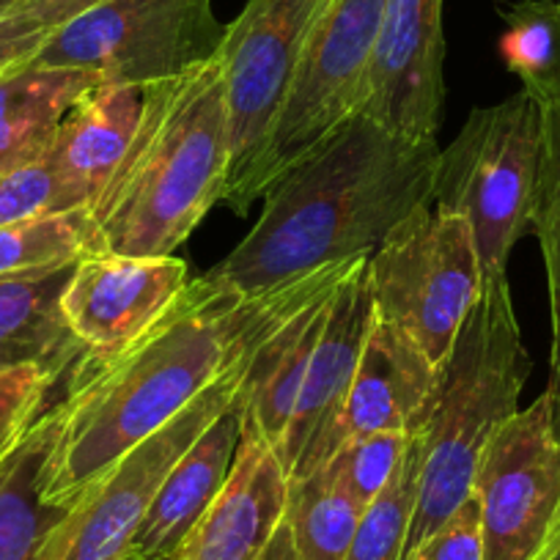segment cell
<instances>
[{"label": "cell", "instance_id": "obj_8", "mask_svg": "<svg viewBox=\"0 0 560 560\" xmlns=\"http://www.w3.org/2000/svg\"><path fill=\"white\" fill-rule=\"evenodd\" d=\"M385 0H327L253 174V203L363 107Z\"/></svg>", "mask_w": 560, "mask_h": 560}, {"label": "cell", "instance_id": "obj_11", "mask_svg": "<svg viewBox=\"0 0 560 560\" xmlns=\"http://www.w3.org/2000/svg\"><path fill=\"white\" fill-rule=\"evenodd\" d=\"M472 498L483 560H538L560 527V434L547 393L489 440Z\"/></svg>", "mask_w": 560, "mask_h": 560}, {"label": "cell", "instance_id": "obj_24", "mask_svg": "<svg viewBox=\"0 0 560 560\" xmlns=\"http://www.w3.org/2000/svg\"><path fill=\"white\" fill-rule=\"evenodd\" d=\"M363 509L365 505L325 470L292 483L283 522L298 560H349Z\"/></svg>", "mask_w": 560, "mask_h": 560}, {"label": "cell", "instance_id": "obj_16", "mask_svg": "<svg viewBox=\"0 0 560 560\" xmlns=\"http://www.w3.org/2000/svg\"><path fill=\"white\" fill-rule=\"evenodd\" d=\"M443 369L374 311L341 418V445L365 434L427 429Z\"/></svg>", "mask_w": 560, "mask_h": 560}, {"label": "cell", "instance_id": "obj_19", "mask_svg": "<svg viewBox=\"0 0 560 560\" xmlns=\"http://www.w3.org/2000/svg\"><path fill=\"white\" fill-rule=\"evenodd\" d=\"M143 113L140 85L100 83L85 91L63 116L50 152L45 154L69 190L89 212L121 165Z\"/></svg>", "mask_w": 560, "mask_h": 560}, {"label": "cell", "instance_id": "obj_7", "mask_svg": "<svg viewBox=\"0 0 560 560\" xmlns=\"http://www.w3.org/2000/svg\"><path fill=\"white\" fill-rule=\"evenodd\" d=\"M223 39L212 0H105L50 34L31 61L147 89L207 63Z\"/></svg>", "mask_w": 560, "mask_h": 560}, {"label": "cell", "instance_id": "obj_37", "mask_svg": "<svg viewBox=\"0 0 560 560\" xmlns=\"http://www.w3.org/2000/svg\"><path fill=\"white\" fill-rule=\"evenodd\" d=\"M127 560H143V558H127ZM160 560H174V558H160Z\"/></svg>", "mask_w": 560, "mask_h": 560}, {"label": "cell", "instance_id": "obj_28", "mask_svg": "<svg viewBox=\"0 0 560 560\" xmlns=\"http://www.w3.org/2000/svg\"><path fill=\"white\" fill-rule=\"evenodd\" d=\"M52 214H85V209L50 160L0 174V225Z\"/></svg>", "mask_w": 560, "mask_h": 560}, {"label": "cell", "instance_id": "obj_14", "mask_svg": "<svg viewBox=\"0 0 560 560\" xmlns=\"http://www.w3.org/2000/svg\"><path fill=\"white\" fill-rule=\"evenodd\" d=\"M190 280V269L176 256L89 250L74 261L61 311L89 352H113L143 336Z\"/></svg>", "mask_w": 560, "mask_h": 560}, {"label": "cell", "instance_id": "obj_32", "mask_svg": "<svg viewBox=\"0 0 560 560\" xmlns=\"http://www.w3.org/2000/svg\"><path fill=\"white\" fill-rule=\"evenodd\" d=\"M47 39H50V31L23 9L0 14V74L18 63L31 61Z\"/></svg>", "mask_w": 560, "mask_h": 560}, {"label": "cell", "instance_id": "obj_26", "mask_svg": "<svg viewBox=\"0 0 560 560\" xmlns=\"http://www.w3.org/2000/svg\"><path fill=\"white\" fill-rule=\"evenodd\" d=\"M420 456H423V429L412 432L390 481L371 503H365L349 560H401L415 503H418Z\"/></svg>", "mask_w": 560, "mask_h": 560}, {"label": "cell", "instance_id": "obj_31", "mask_svg": "<svg viewBox=\"0 0 560 560\" xmlns=\"http://www.w3.org/2000/svg\"><path fill=\"white\" fill-rule=\"evenodd\" d=\"M404 560H483V536L478 503L470 494L465 505L412 549Z\"/></svg>", "mask_w": 560, "mask_h": 560}, {"label": "cell", "instance_id": "obj_3", "mask_svg": "<svg viewBox=\"0 0 560 560\" xmlns=\"http://www.w3.org/2000/svg\"><path fill=\"white\" fill-rule=\"evenodd\" d=\"M229 105L218 56L143 89V113L121 165L83 214L89 250L174 256L229 179Z\"/></svg>", "mask_w": 560, "mask_h": 560}, {"label": "cell", "instance_id": "obj_1", "mask_svg": "<svg viewBox=\"0 0 560 560\" xmlns=\"http://www.w3.org/2000/svg\"><path fill=\"white\" fill-rule=\"evenodd\" d=\"M354 261L258 298L218 294L196 278L143 336L113 352H85L58 398L56 443L42 478L45 503L67 511L107 467L250 358L275 322L341 278Z\"/></svg>", "mask_w": 560, "mask_h": 560}, {"label": "cell", "instance_id": "obj_6", "mask_svg": "<svg viewBox=\"0 0 560 560\" xmlns=\"http://www.w3.org/2000/svg\"><path fill=\"white\" fill-rule=\"evenodd\" d=\"M481 261L462 214L423 203L369 256L374 311L443 369L481 294Z\"/></svg>", "mask_w": 560, "mask_h": 560}, {"label": "cell", "instance_id": "obj_23", "mask_svg": "<svg viewBox=\"0 0 560 560\" xmlns=\"http://www.w3.org/2000/svg\"><path fill=\"white\" fill-rule=\"evenodd\" d=\"M541 105V163H538L536 196H533L530 225L547 269L549 322H552V349H549L547 396L552 401L555 429L560 434V100H538Z\"/></svg>", "mask_w": 560, "mask_h": 560}, {"label": "cell", "instance_id": "obj_2", "mask_svg": "<svg viewBox=\"0 0 560 560\" xmlns=\"http://www.w3.org/2000/svg\"><path fill=\"white\" fill-rule=\"evenodd\" d=\"M438 158V140L404 138L358 113L264 192L250 234L198 280L218 294L258 298L371 256L432 203Z\"/></svg>", "mask_w": 560, "mask_h": 560}, {"label": "cell", "instance_id": "obj_35", "mask_svg": "<svg viewBox=\"0 0 560 560\" xmlns=\"http://www.w3.org/2000/svg\"><path fill=\"white\" fill-rule=\"evenodd\" d=\"M538 560H560V527L555 530L552 541L547 544V549H544L541 555H538Z\"/></svg>", "mask_w": 560, "mask_h": 560}, {"label": "cell", "instance_id": "obj_30", "mask_svg": "<svg viewBox=\"0 0 560 560\" xmlns=\"http://www.w3.org/2000/svg\"><path fill=\"white\" fill-rule=\"evenodd\" d=\"M58 382L63 380H56L36 365H23V369L0 374V462L7 459L9 451L45 412Z\"/></svg>", "mask_w": 560, "mask_h": 560}, {"label": "cell", "instance_id": "obj_38", "mask_svg": "<svg viewBox=\"0 0 560 560\" xmlns=\"http://www.w3.org/2000/svg\"><path fill=\"white\" fill-rule=\"evenodd\" d=\"M549 100H560V91H558V94H555V96H549Z\"/></svg>", "mask_w": 560, "mask_h": 560}, {"label": "cell", "instance_id": "obj_10", "mask_svg": "<svg viewBox=\"0 0 560 560\" xmlns=\"http://www.w3.org/2000/svg\"><path fill=\"white\" fill-rule=\"evenodd\" d=\"M245 363L234 365L168 427L107 467L52 525L39 560H127L163 478L209 423L236 401Z\"/></svg>", "mask_w": 560, "mask_h": 560}, {"label": "cell", "instance_id": "obj_20", "mask_svg": "<svg viewBox=\"0 0 560 560\" xmlns=\"http://www.w3.org/2000/svg\"><path fill=\"white\" fill-rule=\"evenodd\" d=\"M72 267L0 283V374L36 365L56 380H67L89 352L61 311V294Z\"/></svg>", "mask_w": 560, "mask_h": 560}, {"label": "cell", "instance_id": "obj_17", "mask_svg": "<svg viewBox=\"0 0 560 560\" xmlns=\"http://www.w3.org/2000/svg\"><path fill=\"white\" fill-rule=\"evenodd\" d=\"M347 272L316 294H311L308 300H303L283 319L275 322L264 332L261 341L256 343L253 354L247 358L245 371H242V427L261 434L272 445L275 454L287 438L289 420H292L311 354H314L322 325H325L327 303H330L338 283L347 278Z\"/></svg>", "mask_w": 560, "mask_h": 560}, {"label": "cell", "instance_id": "obj_25", "mask_svg": "<svg viewBox=\"0 0 560 560\" xmlns=\"http://www.w3.org/2000/svg\"><path fill=\"white\" fill-rule=\"evenodd\" d=\"M505 31L500 56L536 100L560 91V7L555 0H516L498 9Z\"/></svg>", "mask_w": 560, "mask_h": 560}, {"label": "cell", "instance_id": "obj_22", "mask_svg": "<svg viewBox=\"0 0 560 560\" xmlns=\"http://www.w3.org/2000/svg\"><path fill=\"white\" fill-rule=\"evenodd\" d=\"M58 398L0 462V560H39L42 544L63 516L42 498V478L58 432Z\"/></svg>", "mask_w": 560, "mask_h": 560}, {"label": "cell", "instance_id": "obj_29", "mask_svg": "<svg viewBox=\"0 0 560 560\" xmlns=\"http://www.w3.org/2000/svg\"><path fill=\"white\" fill-rule=\"evenodd\" d=\"M412 434H365L347 440L322 470L347 487L360 503H371L396 472Z\"/></svg>", "mask_w": 560, "mask_h": 560}, {"label": "cell", "instance_id": "obj_5", "mask_svg": "<svg viewBox=\"0 0 560 560\" xmlns=\"http://www.w3.org/2000/svg\"><path fill=\"white\" fill-rule=\"evenodd\" d=\"M541 163V105L525 89L467 116L440 149L432 203L470 223L483 280L509 278V258L530 229Z\"/></svg>", "mask_w": 560, "mask_h": 560}, {"label": "cell", "instance_id": "obj_12", "mask_svg": "<svg viewBox=\"0 0 560 560\" xmlns=\"http://www.w3.org/2000/svg\"><path fill=\"white\" fill-rule=\"evenodd\" d=\"M371 319L374 298L369 287V256H363L327 303L319 341L311 354L287 438L280 443L278 456L287 467L289 487L322 470L341 448L343 407Z\"/></svg>", "mask_w": 560, "mask_h": 560}, {"label": "cell", "instance_id": "obj_18", "mask_svg": "<svg viewBox=\"0 0 560 560\" xmlns=\"http://www.w3.org/2000/svg\"><path fill=\"white\" fill-rule=\"evenodd\" d=\"M242 440L240 396L218 415L207 432L176 459L160 483L149 514L135 536L129 558H174L187 533L198 525L223 489Z\"/></svg>", "mask_w": 560, "mask_h": 560}, {"label": "cell", "instance_id": "obj_4", "mask_svg": "<svg viewBox=\"0 0 560 560\" xmlns=\"http://www.w3.org/2000/svg\"><path fill=\"white\" fill-rule=\"evenodd\" d=\"M530 376L509 278L483 280L478 303L443 363L423 429L418 503L401 560L470 500L478 465L505 420L520 412Z\"/></svg>", "mask_w": 560, "mask_h": 560}, {"label": "cell", "instance_id": "obj_21", "mask_svg": "<svg viewBox=\"0 0 560 560\" xmlns=\"http://www.w3.org/2000/svg\"><path fill=\"white\" fill-rule=\"evenodd\" d=\"M102 78L25 61L0 74V174L50 152L63 116Z\"/></svg>", "mask_w": 560, "mask_h": 560}, {"label": "cell", "instance_id": "obj_15", "mask_svg": "<svg viewBox=\"0 0 560 560\" xmlns=\"http://www.w3.org/2000/svg\"><path fill=\"white\" fill-rule=\"evenodd\" d=\"M289 505L287 467L261 434L242 427L223 489L174 560H261Z\"/></svg>", "mask_w": 560, "mask_h": 560}, {"label": "cell", "instance_id": "obj_13", "mask_svg": "<svg viewBox=\"0 0 560 560\" xmlns=\"http://www.w3.org/2000/svg\"><path fill=\"white\" fill-rule=\"evenodd\" d=\"M445 0H385L360 116L415 140H438L445 100Z\"/></svg>", "mask_w": 560, "mask_h": 560}, {"label": "cell", "instance_id": "obj_27", "mask_svg": "<svg viewBox=\"0 0 560 560\" xmlns=\"http://www.w3.org/2000/svg\"><path fill=\"white\" fill-rule=\"evenodd\" d=\"M89 253L83 214H52L0 225V283L58 272Z\"/></svg>", "mask_w": 560, "mask_h": 560}, {"label": "cell", "instance_id": "obj_9", "mask_svg": "<svg viewBox=\"0 0 560 560\" xmlns=\"http://www.w3.org/2000/svg\"><path fill=\"white\" fill-rule=\"evenodd\" d=\"M325 7L327 0H250L240 18L225 25L220 63L229 105L231 160L220 203L231 212H250L258 158Z\"/></svg>", "mask_w": 560, "mask_h": 560}, {"label": "cell", "instance_id": "obj_39", "mask_svg": "<svg viewBox=\"0 0 560 560\" xmlns=\"http://www.w3.org/2000/svg\"><path fill=\"white\" fill-rule=\"evenodd\" d=\"M555 3H558V7H560V0H555Z\"/></svg>", "mask_w": 560, "mask_h": 560}, {"label": "cell", "instance_id": "obj_33", "mask_svg": "<svg viewBox=\"0 0 560 560\" xmlns=\"http://www.w3.org/2000/svg\"><path fill=\"white\" fill-rule=\"evenodd\" d=\"M100 3H105V0H20L18 9L28 12L36 23L45 25L50 34H56L63 25L94 12Z\"/></svg>", "mask_w": 560, "mask_h": 560}, {"label": "cell", "instance_id": "obj_34", "mask_svg": "<svg viewBox=\"0 0 560 560\" xmlns=\"http://www.w3.org/2000/svg\"><path fill=\"white\" fill-rule=\"evenodd\" d=\"M261 560H298V555H294V547H292V536H289L287 522L280 525L278 533H275L272 544H269Z\"/></svg>", "mask_w": 560, "mask_h": 560}, {"label": "cell", "instance_id": "obj_36", "mask_svg": "<svg viewBox=\"0 0 560 560\" xmlns=\"http://www.w3.org/2000/svg\"><path fill=\"white\" fill-rule=\"evenodd\" d=\"M20 0H0V14H9L12 9H18Z\"/></svg>", "mask_w": 560, "mask_h": 560}]
</instances>
